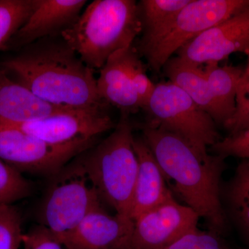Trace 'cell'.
I'll list each match as a JSON object with an SVG mask.
<instances>
[{
	"mask_svg": "<svg viewBox=\"0 0 249 249\" xmlns=\"http://www.w3.org/2000/svg\"><path fill=\"white\" fill-rule=\"evenodd\" d=\"M142 138L175 193L184 204L196 211L219 235L227 232L229 223L222 200L221 178L225 159L210 155L181 136L147 121Z\"/></svg>",
	"mask_w": 249,
	"mask_h": 249,
	"instance_id": "1",
	"label": "cell"
},
{
	"mask_svg": "<svg viewBox=\"0 0 249 249\" xmlns=\"http://www.w3.org/2000/svg\"><path fill=\"white\" fill-rule=\"evenodd\" d=\"M13 79L42 101L70 109L105 110L94 70L65 42H47L0 64Z\"/></svg>",
	"mask_w": 249,
	"mask_h": 249,
	"instance_id": "2",
	"label": "cell"
},
{
	"mask_svg": "<svg viewBox=\"0 0 249 249\" xmlns=\"http://www.w3.org/2000/svg\"><path fill=\"white\" fill-rule=\"evenodd\" d=\"M134 0H96L62 31V40L91 70H101L111 55L133 46L142 31Z\"/></svg>",
	"mask_w": 249,
	"mask_h": 249,
	"instance_id": "3",
	"label": "cell"
},
{
	"mask_svg": "<svg viewBox=\"0 0 249 249\" xmlns=\"http://www.w3.org/2000/svg\"><path fill=\"white\" fill-rule=\"evenodd\" d=\"M134 139L129 114L121 113L110 135L78 159L102 203L110 206L115 214L131 219L138 171Z\"/></svg>",
	"mask_w": 249,
	"mask_h": 249,
	"instance_id": "4",
	"label": "cell"
},
{
	"mask_svg": "<svg viewBox=\"0 0 249 249\" xmlns=\"http://www.w3.org/2000/svg\"><path fill=\"white\" fill-rule=\"evenodd\" d=\"M50 178L39 206L38 220L59 240L103 204L79 160L69 163Z\"/></svg>",
	"mask_w": 249,
	"mask_h": 249,
	"instance_id": "5",
	"label": "cell"
},
{
	"mask_svg": "<svg viewBox=\"0 0 249 249\" xmlns=\"http://www.w3.org/2000/svg\"><path fill=\"white\" fill-rule=\"evenodd\" d=\"M249 5V0H191L157 38L139 45L137 51L159 71L190 41Z\"/></svg>",
	"mask_w": 249,
	"mask_h": 249,
	"instance_id": "6",
	"label": "cell"
},
{
	"mask_svg": "<svg viewBox=\"0 0 249 249\" xmlns=\"http://www.w3.org/2000/svg\"><path fill=\"white\" fill-rule=\"evenodd\" d=\"M145 110L148 121L178 134L199 150L208 152L220 140L213 119L173 83L155 85Z\"/></svg>",
	"mask_w": 249,
	"mask_h": 249,
	"instance_id": "7",
	"label": "cell"
},
{
	"mask_svg": "<svg viewBox=\"0 0 249 249\" xmlns=\"http://www.w3.org/2000/svg\"><path fill=\"white\" fill-rule=\"evenodd\" d=\"M91 145H52L17 127L0 124V160L22 174L52 178Z\"/></svg>",
	"mask_w": 249,
	"mask_h": 249,
	"instance_id": "8",
	"label": "cell"
},
{
	"mask_svg": "<svg viewBox=\"0 0 249 249\" xmlns=\"http://www.w3.org/2000/svg\"><path fill=\"white\" fill-rule=\"evenodd\" d=\"M199 216L173 196L134 219L129 249H165L197 228Z\"/></svg>",
	"mask_w": 249,
	"mask_h": 249,
	"instance_id": "9",
	"label": "cell"
},
{
	"mask_svg": "<svg viewBox=\"0 0 249 249\" xmlns=\"http://www.w3.org/2000/svg\"><path fill=\"white\" fill-rule=\"evenodd\" d=\"M10 125L55 145L92 143L116 126L105 110L89 109H67L39 120Z\"/></svg>",
	"mask_w": 249,
	"mask_h": 249,
	"instance_id": "10",
	"label": "cell"
},
{
	"mask_svg": "<svg viewBox=\"0 0 249 249\" xmlns=\"http://www.w3.org/2000/svg\"><path fill=\"white\" fill-rule=\"evenodd\" d=\"M178 58L200 67L235 53H249V5L229 19L204 31L183 46Z\"/></svg>",
	"mask_w": 249,
	"mask_h": 249,
	"instance_id": "11",
	"label": "cell"
},
{
	"mask_svg": "<svg viewBox=\"0 0 249 249\" xmlns=\"http://www.w3.org/2000/svg\"><path fill=\"white\" fill-rule=\"evenodd\" d=\"M133 227L132 219L101 206L59 241L66 249H129Z\"/></svg>",
	"mask_w": 249,
	"mask_h": 249,
	"instance_id": "12",
	"label": "cell"
},
{
	"mask_svg": "<svg viewBox=\"0 0 249 249\" xmlns=\"http://www.w3.org/2000/svg\"><path fill=\"white\" fill-rule=\"evenodd\" d=\"M86 3L85 0H36L30 16L10 42L14 46L27 45L61 34L78 19Z\"/></svg>",
	"mask_w": 249,
	"mask_h": 249,
	"instance_id": "13",
	"label": "cell"
},
{
	"mask_svg": "<svg viewBox=\"0 0 249 249\" xmlns=\"http://www.w3.org/2000/svg\"><path fill=\"white\" fill-rule=\"evenodd\" d=\"M134 147L138 171L132 200V220L173 196L164 173L142 137H134Z\"/></svg>",
	"mask_w": 249,
	"mask_h": 249,
	"instance_id": "14",
	"label": "cell"
},
{
	"mask_svg": "<svg viewBox=\"0 0 249 249\" xmlns=\"http://www.w3.org/2000/svg\"><path fill=\"white\" fill-rule=\"evenodd\" d=\"M67 109L42 101L0 68V124H23Z\"/></svg>",
	"mask_w": 249,
	"mask_h": 249,
	"instance_id": "15",
	"label": "cell"
},
{
	"mask_svg": "<svg viewBox=\"0 0 249 249\" xmlns=\"http://www.w3.org/2000/svg\"><path fill=\"white\" fill-rule=\"evenodd\" d=\"M129 47L111 55L100 70V76L97 79L98 94L101 99L115 106L121 113L129 115L142 109L127 67Z\"/></svg>",
	"mask_w": 249,
	"mask_h": 249,
	"instance_id": "16",
	"label": "cell"
},
{
	"mask_svg": "<svg viewBox=\"0 0 249 249\" xmlns=\"http://www.w3.org/2000/svg\"><path fill=\"white\" fill-rule=\"evenodd\" d=\"M170 82L178 86L196 106L212 117L216 124H224L222 116L213 98L204 70L178 56L172 57L163 67Z\"/></svg>",
	"mask_w": 249,
	"mask_h": 249,
	"instance_id": "17",
	"label": "cell"
},
{
	"mask_svg": "<svg viewBox=\"0 0 249 249\" xmlns=\"http://www.w3.org/2000/svg\"><path fill=\"white\" fill-rule=\"evenodd\" d=\"M222 200L228 222L249 245V168L243 160L222 190Z\"/></svg>",
	"mask_w": 249,
	"mask_h": 249,
	"instance_id": "18",
	"label": "cell"
},
{
	"mask_svg": "<svg viewBox=\"0 0 249 249\" xmlns=\"http://www.w3.org/2000/svg\"><path fill=\"white\" fill-rule=\"evenodd\" d=\"M244 69L232 65L206 64L204 70L210 89L221 116L223 126L235 114L237 86Z\"/></svg>",
	"mask_w": 249,
	"mask_h": 249,
	"instance_id": "19",
	"label": "cell"
},
{
	"mask_svg": "<svg viewBox=\"0 0 249 249\" xmlns=\"http://www.w3.org/2000/svg\"><path fill=\"white\" fill-rule=\"evenodd\" d=\"M191 0H142L139 5L143 35L139 45L155 40Z\"/></svg>",
	"mask_w": 249,
	"mask_h": 249,
	"instance_id": "20",
	"label": "cell"
},
{
	"mask_svg": "<svg viewBox=\"0 0 249 249\" xmlns=\"http://www.w3.org/2000/svg\"><path fill=\"white\" fill-rule=\"evenodd\" d=\"M35 4L36 0H0V49L6 47Z\"/></svg>",
	"mask_w": 249,
	"mask_h": 249,
	"instance_id": "21",
	"label": "cell"
},
{
	"mask_svg": "<svg viewBox=\"0 0 249 249\" xmlns=\"http://www.w3.org/2000/svg\"><path fill=\"white\" fill-rule=\"evenodd\" d=\"M32 183L0 160V205H11L32 194Z\"/></svg>",
	"mask_w": 249,
	"mask_h": 249,
	"instance_id": "22",
	"label": "cell"
},
{
	"mask_svg": "<svg viewBox=\"0 0 249 249\" xmlns=\"http://www.w3.org/2000/svg\"><path fill=\"white\" fill-rule=\"evenodd\" d=\"M246 55L247 65L237 86L235 114L224 124L229 135L249 128V53Z\"/></svg>",
	"mask_w": 249,
	"mask_h": 249,
	"instance_id": "23",
	"label": "cell"
},
{
	"mask_svg": "<svg viewBox=\"0 0 249 249\" xmlns=\"http://www.w3.org/2000/svg\"><path fill=\"white\" fill-rule=\"evenodd\" d=\"M22 217L12 205L0 208V249H18L22 245Z\"/></svg>",
	"mask_w": 249,
	"mask_h": 249,
	"instance_id": "24",
	"label": "cell"
},
{
	"mask_svg": "<svg viewBox=\"0 0 249 249\" xmlns=\"http://www.w3.org/2000/svg\"><path fill=\"white\" fill-rule=\"evenodd\" d=\"M127 67L134 89L138 96L142 109H145L149 100L155 88V85L145 73L137 49L133 46L127 52Z\"/></svg>",
	"mask_w": 249,
	"mask_h": 249,
	"instance_id": "25",
	"label": "cell"
},
{
	"mask_svg": "<svg viewBox=\"0 0 249 249\" xmlns=\"http://www.w3.org/2000/svg\"><path fill=\"white\" fill-rule=\"evenodd\" d=\"M165 249H235L228 245L217 232L191 231Z\"/></svg>",
	"mask_w": 249,
	"mask_h": 249,
	"instance_id": "26",
	"label": "cell"
},
{
	"mask_svg": "<svg viewBox=\"0 0 249 249\" xmlns=\"http://www.w3.org/2000/svg\"><path fill=\"white\" fill-rule=\"evenodd\" d=\"M211 150L224 159L234 157L249 160V128L220 139L211 146Z\"/></svg>",
	"mask_w": 249,
	"mask_h": 249,
	"instance_id": "27",
	"label": "cell"
},
{
	"mask_svg": "<svg viewBox=\"0 0 249 249\" xmlns=\"http://www.w3.org/2000/svg\"><path fill=\"white\" fill-rule=\"evenodd\" d=\"M24 249H66L48 229L39 224L23 233Z\"/></svg>",
	"mask_w": 249,
	"mask_h": 249,
	"instance_id": "28",
	"label": "cell"
},
{
	"mask_svg": "<svg viewBox=\"0 0 249 249\" xmlns=\"http://www.w3.org/2000/svg\"><path fill=\"white\" fill-rule=\"evenodd\" d=\"M244 162L246 163V165L248 166V168H249V160H242Z\"/></svg>",
	"mask_w": 249,
	"mask_h": 249,
	"instance_id": "29",
	"label": "cell"
},
{
	"mask_svg": "<svg viewBox=\"0 0 249 249\" xmlns=\"http://www.w3.org/2000/svg\"><path fill=\"white\" fill-rule=\"evenodd\" d=\"M1 206H2V205H0V208H1Z\"/></svg>",
	"mask_w": 249,
	"mask_h": 249,
	"instance_id": "30",
	"label": "cell"
},
{
	"mask_svg": "<svg viewBox=\"0 0 249 249\" xmlns=\"http://www.w3.org/2000/svg\"></svg>",
	"mask_w": 249,
	"mask_h": 249,
	"instance_id": "31",
	"label": "cell"
}]
</instances>
